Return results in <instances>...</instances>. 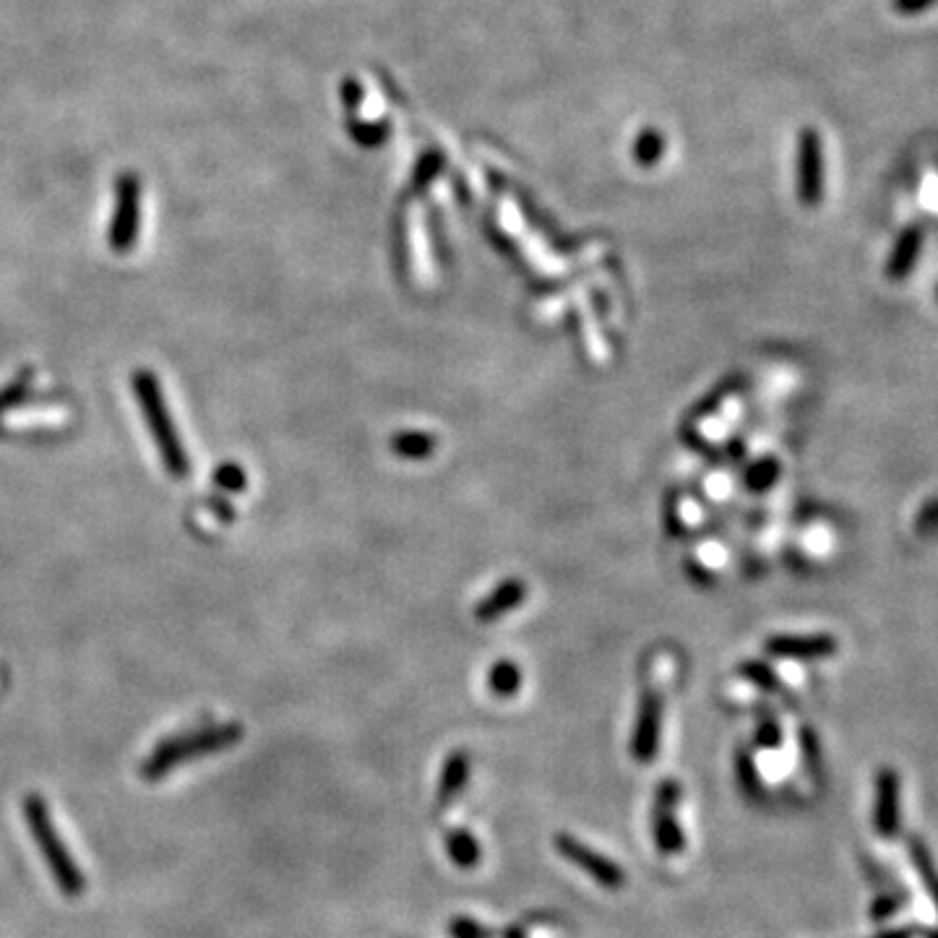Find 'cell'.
Returning <instances> with one entry per match:
<instances>
[{
    "label": "cell",
    "mask_w": 938,
    "mask_h": 938,
    "mask_svg": "<svg viewBox=\"0 0 938 938\" xmlns=\"http://www.w3.org/2000/svg\"><path fill=\"white\" fill-rule=\"evenodd\" d=\"M660 727H662V699L652 691L641 696L639 720H636L634 738H631V754L639 764H649L657 756L660 748Z\"/></svg>",
    "instance_id": "7"
},
{
    "label": "cell",
    "mask_w": 938,
    "mask_h": 938,
    "mask_svg": "<svg viewBox=\"0 0 938 938\" xmlns=\"http://www.w3.org/2000/svg\"><path fill=\"white\" fill-rule=\"evenodd\" d=\"M24 811H27V821L29 829H32L34 842L40 845L47 868L53 873V879L58 881V886L68 897H79L86 889V881L79 873V868H76V863L71 860V855H68V847L60 842L53 819H50V811H47V803L40 795H29V798L24 800Z\"/></svg>",
    "instance_id": "2"
},
{
    "label": "cell",
    "mask_w": 938,
    "mask_h": 938,
    "mask_svg": "<svg viewBox=\"0 0 938 938\" xmlns=\"http://www.w3.org/2000/svg\"><path fill=\"white\" fill-rule=\"evenodd\" d=\"M798 196L806 206L819 204L824 193V157H821V139L816 131H803L800 136L798 157Z\"/></svg>",
    "instance_id": "6"
},
{
    "label": "cell",
    "mask_w": 938,
    "mask_h": 938,
    "mask_svg": "<svg viewBox=\"0 0 938 938\" xmlns=\"http://www.w3.org/2000/svg\"><path fill=\"white\" fill-rule=\"evenodd\" d=\"M735 767H738V782H740V787H743V793L746 795H756L759 793V772H756V764H754V759H751V754H748V751H743V748H740L738 751V756H735Z\"/></svg>",
    "instance_id": "18"
},
{
    "label": "cell",
    "mask_w": 938,
    "mask_h": 938,
    "mask_svg": "<svg viewBox=\"0 0 938 938\" xmlns=\"http://www.w3.org/2000/svg\"><path fill=\"white\" fill-rule=\"evenodd\" d=\"M746 675L751 681L759 683L761 688H767V691L777 688V678H774V675L769 673V668H764V665H746Z\"/></svg>",
    "instance_id": "23"
},
{
    "label": "cell",
    "mask_w": 938,
    "mask_h": 938,
    "mask_svg": "<svg viewBox=\"0 0 938 938\" xmlns=\"http://www.w3.org/2000/svg\"><path fill=\"white\" fill-rule=\"evenodd\" d=\"M920 248H923V230L918 225H910L907 230H902V235L894 243V251L889 256V264H886V274L889 279H907L910 277L912 266L918 261Z\"/></svg>",
    "instance_id": "10"
},
{
    "label": "cell",
    "mask_w": 938,
    "mask_h": 938,
    "mask_svg": "<svg viewBox=\"0 0 938 938\" xmlns=\"http://www.w3.org/2000/svg\"><path fill=\"white\" fill-rule=\"evenodd\" d=\"M910 853H912V860H915V866H918V871L923 873L925 886H928V889L933 892V897H936V894H938V876H936V871H933L931 855H928V850H925V845L920 842V839H910Z\"/></svg>",
    "instance_id": "17"
},
{
    "label": "cell",
    "mask_w": 938,
    "mask_h": 938,
    "mask_svg": "<svg viewBox=\"0 0 938 938\" xmlns=\"http://www.w3.org/2000/svg\"><path fill=\"white\" fill-rule=\"evenodd\" d=\"M767 649L777 657H798V660H813V657H829L837 652V641L832 636H777L769 639Z\"/></svg>",
    "instance_id": "9"
},
{
    "label": "cell",
    "mask_w": 938,
    "mask_h": 938,
    "mask_svg": "<svg viewBox=\"0 0 938 938\" xmlns=\"http://www.w3.org/2000/svg\"><path fill=\"white\" fill-rule=\"evenodd\" d=\"M451 938H490V931L472 918H454L449 925Z\"/></svg>",
    "instance_id": "20"
},
{
    "label": "cell",
    "mask_w": 938,
    "mask_h": 938,
    "mask_svg": "<svg viewBox=\"0 0 938 938\" xmlns=\"http://www.w3.org/2000/svg\"><path fill=\"white\" fill-rule=\"evenodd\" d=\"M29 394H32V370H24L6 389H0V420H3L6 412L16 410V407L27 402Z\"/></svg>",
    "instance_id": "16"
},
{
    "label": "cell",
    "mask_w": 938,
    "mask_h": 938,
    "mask_svg": "<svg viewBox=\"0 0 938 938\" xmlns=\"http://www.w3.org/2000/svg\"><path fill=\"white\" fill-rule=\"evenodd\" d=\"M756 740H759V746H764V748H774V746H780V740H782V733H780V725H777V722L774 720H761L759 722V735H756Z\"/></svg>",
    "instance_id": "22"
},
{
    "label": "cell",
    "mask_w": 938,
    "mask_h": 938,
    "mask_svg": "<svg viewBox=\"0 0 938 938\" xmlns=\"http://www.w3.org/2000/svg\"><path fill=\"white\" fill-rule=\"evenodd\" d=\"M214 483H217V488L227 490V493H238V490L245 488V472L238 464H222L214 472Z\"/></svg>",
    "instance_id": "19"
},
{
    "label": "cell",
    "mask_w": 938,
    "mask_h": 938,
    "mask_svg": "<svg viewBox=\"0 0 938 938\" xmlns=\"http://www.w3.org/2000/svg\"><path fill=\"white\" fill-rule=\"evenodd\" d=\"M488 683L490 691L496 696H514L516 691H519V686H522V673H519V668H516L514 662H496L493 670H490Z\"/></svg>",
    "instance_id": "15"
},
{
    "label": "cell",
    "mask_w": 938,
    "mask_h": 938,
    "mask_svg": "<svg viewBox=\"0 0 938 938\" xmlns=\"http://www.w3.org/2000/svg\"><path fill=\"white\" fill-rule=\"evenodd\" d=\"M681 800V782L678 780H662L657 793H654V806H652V832H654V845L662 855H678L686 847L683 839L681 824L675 819V808Z\"/></svg>",
    "instance_id": "5"
},
{
    "label": "cell",
    "mask_w": 938,
    "mask_h": 938,
    "mask_svg": "<svg viewBox=\"0 0 938 938\" xmlns=\"http://www.w3.org/2000/svg\"><path fill=\"white\" fill-rule=\"evenodd\" d=\"M933 3H938V0H933Z\"/></svg>",
    "instance_id": "28"
},
{
    "label": "cell",
    "mask_w": 938,
    "mask_h": 938,
    "mask_svg": "<svg viewBox=\"0 0 938 938\" xmlns=\"http://www.w3.org/2000/svg\"><path fill=\"white\" fill-rule=\"evenodd\" d=\"M527 936V931H524L522 925H511L509 931L503 933V938H524Z\"/></svg>",
    "instance_id": "26"
},
{
    "label": "cell",
    "mask_w": 938,
    "mask_h": 938,
    "mask_svg": "<svg viewBox=\"0 0 938 938\" xmlns=\"http://www.w3.org/2000/svg\"><path fill=\"white\" fill-rule=\"evenodd\" d=\"M873 824L881 837H894L899 832V774L894 769H881L876 777V813Z\"/></svg>",
    "instance_id": "8"
},
{
    "label": "cell",
    "mask_w": 938,
    "mask_h": 938,
    "mask_svg": "<svg viewBox=\"0 0 938 938\" xmlns=\"http://www.w3.org/2000/svg\"><path fill=\"white\" fill-rule=\"evenodd\" d=\"M555 850L561 853L563 860H569L571 866H576L579 871H584L592 881H597L600 886L615 892V889H623L626 886V873L621 871L618 863H613L610 858L600 855L597 850H592L589 845L579 842L571 834H555Z\"/></svg>",
    "instance_id": "4"
},
{
    "label": "cell",
    "mask_w": 938,
    "mask_h": 938,
    "mask_svg": "<svg viewBox=\"0 0 938 938\" xmlns=\"http://www.w3.org/2000/svg\"><path fill=\"white\" fill-rule=\"evenodd\" d=\"M133 240H136V201H133V185H126V193L120 196L113 232H110V245L118 253H128Z\"/></svg>",
    "instance_id": "12"
},
{
    "label": "cell",
    "mask_w": 938,
    "mask_h": 938,
    "mask_svg": "<svg viewBox=\"0 0 938 938\" xmlns=\"http://www.w3.org/2000/svg\"><path fill=\"white\" fill-rule=\"evenodd\" d=\"M936 905H938V894H936Z\"/></svg>",
    "instance_id": "27"
},
{
    "label": "cell",
    "mask_w": 938,
    "mask_h": 938,
    "mask_svg": "<svg viewBox=\"0 0 938 938\" xmlns=\"http://www.w3.org/2000/svg\"><path fill=\"white\" fill-rule=\"evenodd\" d=\"M928 6H933V0H894V8H897L899 14H920Z\"/></svg>",
    "instance_id": "24"
},
{
    "label": "cell",
    "mask_w": 938,
    "mask_h": 938,
    "mask_svg": "<svg viewBox=\"0 0 938 938\" xmlns=\"http://www.w3.org/2000/svg\"><path fill=\"white\" fill-rule=\"evenodd\" d=\"M394 449L410 456H423L433 449V441L428 436H399V441H394Z\"/></svg>",
    "instance_id": "21"
},
{
    "label": "cell",
    "mask_w": 938,
    "mask_h": 938,
    "mask_svg": "<svg viewBox=\"0 0 938 938\" xmlns=\"http://www.w3.org/2000/svg\"><path fill=\"white\" fill-rule=\"evenodd\" d=\"M915 936H918V931H915V928H905V931L884 933V936H879V938H915Z\"/></svg>",
    "instance_id": "25"
},
{
    "label": "cell",
    "mask_w": 938,
    "mask_h": 938,
    "mask_svg": "<svg viewBox=\"0 0 938 938\" xmlns=\"http://www.w3.org/2000/svg\"><path fill=\"white\" fill-rule=\"evenodd\" d=\"M446 853H449L451 863L456 868H475L483 858V850H480V842H477L467 829H449L446 832Z\"/></svg>",
    "instance_id": "13"
},
{
    "label": "cell",
    "mask_w": 938,
    "mask_h": 938,
    "mask_svg": "<svg viewBox=\"0 0 938 938\" xmlns=\"http://www.w3.org/2000/svg\"><path fill=\"white\" fill-rule=\"evenodd\" d=\"M131 384L136 402H139L141 412H144L146 425L152 430L162 464H165V469L175 480H183L191 472V462H188V454H185L183 443H180L178 430L172 425L170 410H167L165 397L159 391L157 378H154L152 370H136Z\"/></svg>",
    "instance_id": "1"
},
{
    "label": "cell",
    "mask_w": 938,
    "mask_h": 938,
    "mask_svg": "<svg viewBox=\"0 0 938 938\" xmlns=\"http://www.w3.org/2000/svg\"><path fill=\"white\" fill-rule=\"evenodd\" d=\"M524 597V587L519 582H511L506 587H501L496 595L490 597V600L483 602V608L477 610V618H483V621H493L498 615H503L506 610H511L516 602Z\"/></svg>",
    "instance_id": "14"
},
{
    "label": "cell",
    "mask_w": 938,
    "mask_h": 938,
    "mask_svg": "<svg viewBox=\"0 0 938 938\" xmlns=\"http://www.w3.org/2000/svg\"><path fill=\"white\" fill-rule=\"evenodd\" d=\"M243 738V727L240 725H222V727H206L204 733H191V735H178L165 743H159V748L152 754V759L146 761L141 769L144 780H159L165 777L172 767H178L180 761L196 759V756L217 754L222 748L235 746Z\"/></svg>",
    "instance_id": "3"
},
{
    "label": "cell",
    "mask_w": 938,
    "mask_h": 938,
    "mask_svg": "<svg viewBox=\"0 0 938 938\" xmlns=\"http://www.w3.org/2000/svg\"><path fill=\"white\" fill-rule=\"evenodd\" d=\"M467 780H469L467 751H454V754L446 759V764H443L441 782H438V803H441V806H449L451 800H456L459 795H462V790L467 787Z\"/></svg>",
    "instance_id": "11"
}]
</instances>
